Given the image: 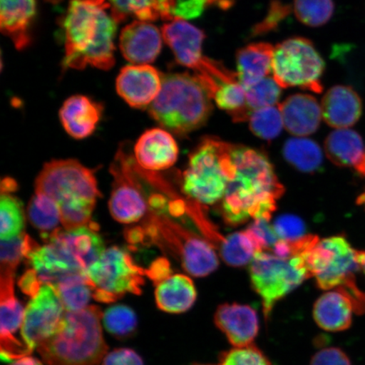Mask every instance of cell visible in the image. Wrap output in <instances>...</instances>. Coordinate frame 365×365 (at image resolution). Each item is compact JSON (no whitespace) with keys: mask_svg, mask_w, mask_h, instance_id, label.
<instances>
[{"mask_svg":"<svg viewBox=\"0 0 365 365\" xmlns=\"http://www.w3.org/2000/svg\"><path fill=\"white\" fill-rule=\"evenodd\" d=\"M236 175L222 200L227 225L239 226L249 219L270 221L278 199L284 193L270 160L261 150L234 145Z\"/></svg>","mask_w":365,"mask_h":365,"instance_id":"obj_1","label":"cell"},{"mask_svg":"<svg viewBox=\"0 0 365 365\" xmlns=\"http://www.w3.org/2000/svg\"><path fill=\"white\" fill-rule=\"evenodd\" d=\"M118 23L108 0H71L63 20V67L110 70L115 63L114 38Z\"/></svg>","mask_w":365,"mask_h":365,"instance_id":"obj_2","label":"cell"},{"mask_svg":"<svg viewBox=\"0 0 365 365\" xmlns=\"http://www.w3.org/2000/svg\"><path fill=\"white\" fill-rule=\"evenodd\" d=\"M35 193L47 195L58 204L66 230L93 225L91 216L101 196L94 171L75 159L46 163L36 179Z\"/></svg>","mask_w":365,"mask_h":365,"instance_id":"obj_3","label":"cell"},{"mask_svg":"<svg viewBox=\"0 0 365 365\" xmlns=\"http://www.w3.org/2000/svg\"><path fill=\"white\" fill-rule=\"evenodd\" d=\"M101 309L90 305L80 312H66L56 334L38 346L48 365H98L108 353L102 328Z\"/></svg>","mask_w":365,"mask_h":365,"instance_id":"obj_4","label":"cell"},{"mask_svg":"<svg viewBox=\"0 0 365 365\" xmlns=\"http://www.w3.org/2000/svg\"><path fill=\"white\" fill-rule=\"evenodd\" d=\"M211 100L195 76L171 73L163 75L161 91L149 112L164 129L182 136L207 122L213 109Z\"/></svg>","mask_w":365,"mask_h":365,"instance_id":"obj_5","label":"cell"},{"mask_svg":"<svg viewBox=\"0 0 365 365\" xmlns=\"http://www.w3.org/2000/svg\"><path fill=\"white\" fill-rule=\"evenodd\" d=\"M234 145L207 136L190 153L182 173V189L195 202L214 205L222 202L228 185L235 180Z\"/></svg>","mask_w":365,"mask_h":365,"instance_id":"obj_6","label":"cell"},{"mask_svg":"<svg viewBox=\"0 0 365 365\" xmlns=\"http://www.w3.org/2000/svg\"><path fill=\"white\" fill-rule=\"evenodd\" d=\"M307 251L287 257L269 250L255 255L250 262V282L255 293L262 299L267 319L278 301L309 277L305 262Z\"/></svg>","mask_w":365,"mask_h":365,"instance_id":"obj_7","label":"cell"},{"mask_svg":"<svg viewBox=\"0 0 365 365\" xmlns=\"http://www.w3.org/2000/svg\"><path fill=\"white\" fill-rule=\"evenodd\" d=\"M305 262L309 276L316 279L319 289L330 291L342 287L353 295L360 292L354 276L360 269L358 250L344 237L319 240L305 254Z\"/></svg>","mask_w":365,"mask_h":365,"instance_id":"obj_8","label":"cell"},{"mask_svg":"<svg viewBox=\"0 0 365 365\" xmlns=\"http://www.w3.org/2000/svg\"><path fill=\"white\" fill-rule=\"evenodd\" d=\"M145 275L147 270L135 264L126 250L117 246L105 250L86 272L93 298L105 304L115 302L126 294L140 295Z\"/></svg>","mask_w":365,"mask_h":365,"instance_id":"obj_9","label":"cell"},{"mask_svg":"<svg viewBox=\"0 0 365 365\" xmlns=\"http://www.w3.org/2000/svg\"><path fill=\"white\" fill-rule=\"evenodd\" d=\"M325 62L312 41L296 36L274 48L273 78L282 88H300L321 93Z\"/></svg>","mask_w":365,"mask_h":365,"instance_id":"obj_10","label":"cell"},{"mask_svg":"<svg viewBox=\"0 0 365 365\" xmlns=\"http://www.w3.org/2000/svg\"><path fill=\"white\" fill-rule=\"evenodd\" d=\"M194 72L210 98L219 108L230 114L232 120L239 123L250 120L251 112L246 102V91L237 73L207 57H204Z\"/></svg>","mask_w":365,"mask_h":365,"instance_id":"obj_11","label":"cell"},{"mask_svg":"<svg viewBox=\"0 0 365 365\" xmlns=\"http://www.w3.org/2000/svg\"><path fill=\"white\" fill-rule=\"evenodd\" d=\"M66 312L56 287L43 284L26 305L21 328L22 339L31 352L56 334Z\"/></svg>","mask_w":365,"mask_h":365,"instance_id":"obj_12","label":"cell"},{"mask_svg":"<svg viewBox=\"0 0 365 365\" xmlns=\"http://www.w3.org/2000/svg\"><path fill=\"white\" fill-rule=\"evenodd\" d=\"M118 160L120 165L112 168L115 181L109 199V212L114 220L130 225L145 215L148 205L140 185L129 172L131 159L121 152Z\"/></svg>","mask_w":365,"mask_h":365,"instance_id":"obj_13","label":"cell"},{"mask_svg":"<svg viewBox=\"0 0 365 365\" xmlns=\"http://www.w3.org/2000/svg\"><path fill=\"white\" fill-rule=\"evenodd\" d=\"M0 354L2 361L12 363L31 354L25 344L16 339L21 329L25 309L15 295L14 284H0Z\"/></svg>","mask_w":365,"mask_h":365,"instance_id":"obj_14","label":"cell"},{"mask_svg":"<svg viewBox=\"0 0 365 365\" xmlns=\"http://www.w3.org/2000/svg\"><path fill=\"white\" fill-rule=\"evenodd\" d=\"M163 75L149 65H131L122 68L116 80L118 95L135 108H145L157 98Z\"/></svg>","mask_w":365,"mask_h":365,"instance_id":"obj_15","label":"cell"},{"mask_svg":"<svg viewBox=\"0 0 365 365\" xmlns=\"http://www.w3.org/2000/svg\"><path fill=\"white\" fill-rule=\"evenodd\" d=\"M135 159L143 170L161 171L175 165L179 157V147L166 130L153 128L140 135L135 143Z\"/></svg>","mask_w":365,"mask_h":365,"instance_id":"obj_16","label":"cell"},{"mask_svg":"<svg viewBox=\"0 0 365 365\" xmlns=\"http://www.w3.org/2000/svg\"><path fill=\"white\" fill-rule=\"evenodd\" d=\"M162 34L148 21L131 22L122 30L120 36L123 56L133 65H149L161 52Z\"/></svg>","mask_w":365,"mask_h":365,"instance_id":"obj_17","label":"cell"},{"mask_svg":"<svg viewBox=\"0 0 365 365\" xmlns=\"http://www.w3.org/2000/svg\"><path fill=\"white\" fill-rule=\"evenodd\" d=\"M214 322L235 348L253 344L259 333L258 314L247 304H221L217 309Z\"/></svg>","mask_w":365,"mask_h":365,"instance_id":"obj_18","label":"cell"},{"mask_svg":"<svg viewBox=\"0 0 365 365\" xmlns=\"http://www.w3.org/2000/svg\"><path fill=\"white\" fill-rule=\"evenodd\" d=\"M162 34L163 39L175 54L176 62L195 71L204 58V31L185 20L175 18L163 26Z\"/></svg>","mask_w":365,"mask_h":365,"instance_id":"obj_19","label":"cell"},{"mask_svg":"<svg viewBox=\"0 0 365 365\" xmlns=\"http://www.w3.org/2000/svg\"><path fill=\"white\" fill-rule=\"evenodd\" d=\"M98 228L93 223L91 226L81 227L75 230H66L58 228L44 240H56L71 255L85 272H88L103 254L105 245Z\"/></svg>","mask_w":365,"mask_h":365,"instance_id":"obj_20","label":"cell"},{"mask_svg":"<svg viewBox=\"0 0 365 365\" xmlns=\"http://www.w3.org/2000/svg\"><path fill=\"white\" fill-rule=\"evenodd\" d=\"M321 106L323 120L339 130L354 126L363 112L361 98L349 86H335L328 90Z\"/></svg>","mask_w":365,"mask_h":365,"instance_id":"obj_21","label":"cell"},{"mask_svg":"<svg viewBox=\"0 0 365 365\" xmlns=\"http://www.w3.org/2000/svg\"><path fill=\"white\" fill-rule=\"evenodd\" d=\"M103 106L86 96L68 98L59 111L63 129L73 138L81 140L93 134L103 114Z\"/></svg>","mask_w":365,"mask_h":365,"instance_id":"obj_22","label":"cell"},{"mask_svg":"<svg viewBox=\"0 0 365 365\" xmlns=\"http://www.w3.org/2000/svg\"><path fill=\"white\" fill-rule=\"evenodd\" d=\"M285 129L290 134L304 137L318 130L322 118V106L308 94H294L279 105Z\"/></svg>","mask_w":365,"mask_h":365,"instance_id":"obj_23","label":"cell"},{"mask_svg":"<svg viewBox=\"0 0 365 365\" xmlns=\"http://www.w3.org/2000/svg\"><path fill=\"white\" fill-rule=\"evenodd\" d=\"M354 312L353 299L344 289L337 287L319 297L314 305L313 317L322 329L335 332L349 329Z\"/></svg>","mask_w":365,"mask_h":365,"instance_id":"obj_24","label":"cell"},{"mask_svg":"<svg viewBox=\"0 0 365 365\" xmlns=\"http://www.w3.org/2000/svg\"><path fill=\"white\" fill-rule=\"evenodd\" d=\"M36 0H0V27L18 50L31 43L30 27L36 16Z\"/></svg>","mask_w":365,"mask_h":365,"instance_id":"obj_25","label":"cell"},{"mask_svg":"<svg viewBox=\"0 0 365 365\" xmlns=\"http://www.w3.org/2000/svg\"><path fill=\"white\" fill-rule=\"evenodd\" d=\"M176 240L185 271L195 277L210 275L218 267L217 255L208 242L178 228Z\"/></svg>","mask_w":365,"mask_h":365,"instance_id":"obj_26","label":"cell"},{"mask_svg":"<svg viewBox=\"0 0 365 365\" xmlns=\"http://www.w3.org/2000/svg\"><path fill=\"white\" fill-rule=\"evenodd\" d=\"M197 292L192 279L182 274H175L158 282L155 289L157 307L163 312L181 314L192 308Z\"/></svg>","mask_w":365,"mask_h":365,"instance_id":"obj_27","label":"cell"},{"mask_svg":"<svg viewBox=\"0 0 365 365\" xmlns=\"http://www.w3.org/2000/svg\"><path fill=\"white\" fill-rule=\"evenodd\" d=\"M274 48L270 43H255L237 53V74L245 90L268 77L272 71Z\"/></svg>","mask_w":365,"mask_h":365,"instance_id":"obj_28","label":"cell"},{"mask_svg":"<svg viewBox=\"0 0 365 365\" xmlns=\"http://www.w3.org/2000/svg\"><path fill=\"white\" fill-rule=\"evenodd\" d=\"M325 152L330 161L340 167L358 165L365 152L361 135L349 129L332 131L325 141Z\"/></svg>","mask_w":365,"mask_h":365,"instance_id":"obj_29","label":"cell"},{"mask_svg":"<svg viewBox=\"0 0 365 365\" xmlns=\"http://www.w3.org/2000/svg\"><path fill=\"white\" fill-rule=\"evenodd\" d=\"M113 15L118 22L128 17L137 18L143 21H154L159 19L172 21V11L176 0H108Z\"/></svg>","mask_w":365,"mask_h":365,"instance_id":"obj_30","label":"cell"},{"mask_svg":"<svg viewBox=\"0 0 365 365\" xmlns=\"http://www.w3.org/2000/svg\"><path fill=\"white\" fill-rule=\"evenodd\" d=\"M219 252L226 264L242 267L252 262L255 255L261 252V250L252 235L246 230L221 239Z\"/></svg>","mask_w":365,"mask_h":365,"instance_id":"obj_31","label":"cell"},{"mask_svg":"<svg viewBox=\"0 0 365 365\" xmlns=\"http://www.w3.org/2000/svg\"><path fill=\"white\" fill-rule=\"evenodd\" d=\"M282 152L286 161L299 171H317L322 163L321 148L316 141L303 137L287 140Z\"/></svg>","mask_w":365,"mask_h":365,"instance_id":"obj_32","label":"cell"},{"mask_svg":"<svg viewBox=\"0 0 365 365\" xmlns=\"http://www.w3.org/2000/svg\"><path fill=\"white\" fill-rule=\"evenodd\" d=\"M27 219L36 230L42 232L43 240L58 230L61 223V209L48 196L36 194L31 199L26 209Z\"/></svg>","mask_w":365,"mask_h":365,"instance_id":"obj_33","label":"cell"},{"mask_svg":"<svg viewBox=\"0 0 365 365\" xmlns=\"http://www.w3.org/2000/svg\"><path fill=\"white\" fill-rule=\"evenodd\" d=\"M66 312H76L88 307L93 290L88 276L81 275L54 286Z\"/></svg>","mask_w":365,"mask_h":365,"instance_id":"obj_34","label":"cell"},{"mask_svg":"<svg viewBox=\"0 0 365 365\" xmlns=\"http://www.w3.org/2000/svg\"><path fill=\"white\" fill-rule=\"evenodd\" d=\"M25 212L22 203L11 194L0 199V238L11 240L24 234Z\"/></svg>","mask_w":365,"mask_h":365,"instance_id":"obj_35","label":"cell"},{"mask_svg":"<svg viewBox=\"0 0 365 365\" xmlns=\"http://www.w3.org/2000/svg\"><path fill=\"white\" fill-rule=\"evenodd\" d=\"M36 245L35 241L26 234L11 240H1L0 280L14 281L18 264L23 258L26 259Z\"/></svg>","mask_w":365,"mask_h":365,"instance_id":"obj_36","label":"cell"},{"mask_svg":"<svg viewBox=\"0 0 365 365\" xmlns=\"http://www.w3.org/2000/svg\"><path fill=\"white\" fill-rule=\"evenodd\" d=\"M103 323L105 329L118 339L133 336L138 325L134 310L124 304L113 305L105 310Z\"/></svg>","mask_w":365,"mask_h":365,"instance_id":"obj_37","label":"cell"},{"mask_svg":"<svg viewBox=\"0 0 365 365\" xmlns=\"http://www.w3.org/2000/svg\"><path fill=\"white\" fill-rule=\"evenodd\" d=\"M333 0H294L297 19L312 27L322 26L331 20L334 13Z\"/></svg>","mask_w":365,"mask_h":365,"instance_id":"obj_38","label":"cell"},{"mask_svg":"<svg viewBox=\"0 0 365 365\" xmlns=\"http://www.w3.org/2000/svg\"><path fill=\"white\" fill-rule=\"evenodd\" d=\"M250 130L259 138L271 140L280 135L284 120L279 106L258 109L251 113L250 117Z\"/></svg>","mask_w":365,"mask_h":365,"instance_id":"obj_39","label":"cell"},{"mask_svg":"<svg viewBox=\"0 0 365 365\" xmlns=\"http://www.w3.org/2000/svg\"><path fill=\"white\" fill-rule=\"evenodd\" d=\"M246 91V102L249 110L276 106L281 98L282 88L272 77H266Z\"/></svg>","mask_w":365,"mask_h":365,"instance_id":"obj_40","label":"cell"},{"mask_svg":"<svg viewBox=\"0 0 365 365\" xmlns=\"http://www.w3.org/2000/svg\"><path fill=\"white\" fill-rule=\"evenodd\" d=\"M218 365H273L257 346L251 344L222 353Z\"/></svg>","mask_w":365,"mask_h":365,"instance_id":"obj_41","label":"cell"},{"mask_svg":"<svg viewBox=\"0 0 365 365\" xmlns=\"http://www.w3.org/2000/svg\"><path fill=\"white\" fill-rule=\"evenodd\" d=\"M290 13L291 6L289 4L282 2L280 0H272L267 16L253 27L252 35L255 36L266 35L277 30L281 23L290 15Z\"/></svg>","mask_w":365,"mask_h":365,"instance_id":"obj_42","label":"cell"},{"mask_svg":"<svg viewBox=\"0 0 365 365\" xmlns=\"http://www.w3.org/2000/svg\"><path fill=\"white\" fill-rule=\"evenodd\" d=\"M278 238L287 242H297L307 236L304 222L298 217L284 215L273 223Z\"/></svg>","mask_w":365,"mask_h":365,"instance_id":"obj_43","label":"cell"},{"mask_svg":"<svg viewBox=\"0 0 365 365\" xmlns=\"http://www.w3.org/2000/svg\"><path fill=\"white\" fill-rule=\"evenodd\" d=\"M207 6V0H178L172 15L173 18L185 21L195 19L202 15Z\"/></svg>","mask_w":365,"mask_h":365,"instance_id":"obj_44","label":"cell"},{"mask_svg":"<svg viewBox=\"0 0 365 365\" xmlns=\"http://www.w3.org/2000/svg\"><path fill=\"white\" fill-rule=\"evenodd\" d=\"M102 365H144L143 359L130 349H116L107 353Z\"/></svg>","mask_w":365,"mask_h":365,"instance_id":"obj_45","label":"cell"},{"mask_svg":"<svg viewBox=\"0 0 365 365\" xmlns=\"http://www.w3.org/2000/svg\"><path fill=\"white\" fill-rule=\"evenodd\" d=\"M310 365H351L349 358L340 349L328 348L313 356Z\"/></svg>","mask_w":365,"mask_h":365,"instance_id":"obj_46","label":"cell"},{"mask_svg":"<svg viewBox=\"0 0 365 365\" xmlns=\"http://www.w3.org/2000/svg\"><path fill=\"white\" fill-rule=\"evenodd\" d=\"M18 284L23 293L29 295L31 298L38 294L40 287L43 285L38 275L31 268L23 274Z\"/></svg>","mask_w":365,"mask_h":365,"instance_id":"obj_47","label":"cell"},{"mask_svg":"<svg viewBox=\"0 0 365 365\" xmlns=\"http://www.w3.org/2000/svg\"><path fill=\"white\" fill-rule=\"evenodd\" d=\"M172 275L170 264L166 259H158L155 261L147 270V276L155 284Z\"/></svg>","mask_w":365,"mask_h":365,"instance_id":"obj_48","label":"cell"},{"mask_svg":"<svg viewBox=\"0 0 365 365\" xmlns=\"http://www.w3.org/2000/svg\"><path fill=\"white\" fill-rule=\"evenodd\" d=\"M236 0H207V6H217L221 10L226 11L234 6Z\"/></svg>","mask_w":365,"mask_h":365,"instance_id":"obj_49","label":"cell"},{"mask_svg":"<svg viewBox=\"0 0 365 365\" xmlns=\"http://www.w3.org/2000/svg\"><path fill=\"white\" fill-rule=\"evenodd\" d=\"M9 365H43V364L39 359L33 357V356L26 355L24 357L15 360V361Z\"/></svg>","mask_w":365,"mask_h":365,"instance_id":"obj_50","label":"cell"},{"mask_svg":"<svg viewBox=\"0 0 365 365\" xmlns=\"http://www.w3.org/2000/svg\"><path fill=\"white\" fill-rule=\"evenodd\" d=\"M16 182L10 178H6L2 181L1 192L2 194H10L14 190L16 189Z\"/></svg>","mask_w":365,"mask_h":365,"instance_id":"obj_51","label":"cell"},{"mask_svg":"<svg viewBox=\"0 0 365 365\" xmlns=\"http://www.w3.org/2000/svg\"><path fill=\"white\" fill-rule=\"evenodd\" d=\"M358 263L360 269L365 274V251H358Z\"/></svg>","mask_w":365,"mask_h":365,"instance_id":"obj_52","label":"cell"},{"mask_svg":"<svg viewBox=\"0 0 365 365\" xmlns=\"http://www.w3.org/2000/svg\"><path fill=\"white\" fill-rule=\"evenodd\" d=\"M355 170L358 171L359 175L365 177V152L363 155L361 161H360L358 165L356 166Z\"/></svg>","mask_w":365,"mask_h":365,"instance_id":"obj_53","label":"cell"},{"mask_svg":"<svg viewBox=\"0 0 365 365\" xmlns=\"http://www.w3.org/2000/svg\"><path fill=\"white\" fill-rule=\"evenodd\" d=\"M358 203L359 205H364L365 207V192L359 196L358 199Z\"/></svg>","mask_w":365,"mask_h":365,"instance_id":"obj_54","label":"cell"},{"mask_svg":"<svg viewBox=\"0 0 365 365\" xmlns=\"http://www.w3.org/2000/svg\"><path fill=\"white\" fill-rule=\"evenodd\" d=\"M45 1L52 3V4H58L59 2L63 1V0H45Z\"/></svg>","mask_w":365,"mask_h":365,"instance_id":"obj_55","label":"cell"},{"mask_svg":"<svg viewBox=\"0 0 365 365\" xmlns=\"http://www.w3.org/2000/svg\"><path fill=\"white\" fill-rule=\"evenodd\" d=\"M194 365H205V364H194Z\"/></svg>","mask_w":365,"mask_h":365,"instance_id":"obj_56","label":"cell"}]
</instances>
